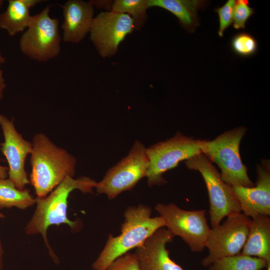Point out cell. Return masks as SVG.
Returning a JSON list of instances; mask_svg holds the SVG:
<instances>
[{"instance_id": "cell-1", "label": "cell", "mask_w": 270, "mask_h": 270, "mask_svg": "<svg viewBox=\"0 0 270 270\" xmlns=\"http://www.w3.org/2000/svg\"><path fill=\"white\" fill-rule=\"evenodd\" d=\"M96 182L87 177L74 179L67 176L49 195L36 198V208L30 220L28 222L24 232L27 235L40 234L44 240L50 254L54 262H58L48 242L47 231L53 225L65 224L72 228H76L77 223L68 218V198L74 190L83 192H92Z\"/></svg>"}, {"instance_id": "cell-2", "label": "cell", "mask_w": 270, "mask_h": 270, "mask_svg": "<svg viewBox=\"0 0 270 270\" xmlns=\"http://www.w3.org/2000/svg\"><path fill=\"white\" fill-rule=\"evenodd\" d=\"M32 144L30 182L38 198H44L66 177L74 176L76 158L42 133L34 136Z\"/></svg>"}, {"instance_id": "cell-3", "label": "cell", "mask_w": 270, "mask_h": 270, "mask_svg": "<svg viewBox=\"0 0 270 270\" xmlns=\"http://www.w3.org/2000/svg\"><path fill=\"white\" fill-rule=\"evenodd\" d=\"M151 208L140 204L128 208L124 213L120 234L108 236L103 250L92 264L94 270H106L116 258L142 244L165 222L160 216L151 217Z\"/></svg>"}, {"instance_id": "cell-4", "label": "cell", "mask_w": 270, "mask_h": 270, "mask_svg": "<svg viewBox=\"0 0 270 270\" xmlns=\"http://www.w3.org/2000/svg\"><path fill=\"white\" fill-rule=\"evenodd\" d=\"M246 131L245 126H238L224 132L212 140H202V154L218 165L221 170L222 180L231 186H254L240 156V142Z\"/></svg>"}, {"instance_id": "cell-5", "label": "cell", "mask_w": 270, "mask_h": 270, "mask_svg": "<svg viewBox=\"0 0 270 270\" xmlns=\"http://www.w3.org/2000/svg\"><path fill=\"white\" fill-rule=\"evenodd\" d=\"M202 140L194 139L178 132L172 138L146 148L150 160L147 174L149 186L166 182L163 174L178 163L202 154Z\"/></svg>"}, {"instance_id": "cell-6", "label": "cell", "mask_w": 270, "mask_h": 270, "mask_svg": "<svg viewBox=\"0 0 270 270\" xmlns=\"http://www.w3.org/2000/svg\"><path fill=\"white\" fill-rule=\"evenodd\" d=\"M50 6L32 16L19 42L20 50L29 58L45 62L56 58L60 51L59 20L50 16Z\"/></svg>"}, {"instance_id": "cell-7", "label": "cell", "mask_w": 270, "mask_h": 270, "mask_svg": "<svg viewBox=\"0 0 270 270\" xmlns=\"http://www.w3.org/2000/svg\"><path fill=\"white\" fill-rule=\"evenodd\" d=\"M187 168L198 171L205 182L210 201V221L212 228L220 224L224 218L241 212L232 186L222 178L220 173L203 154L186 160Z\"/></svg>"}, {"instance_id": "cell-8", "label": "cell", "mask_w": 270, "mask_h": 270, "mask_svg": "<svg viewBox=\"0 0 270 270\" xmlns=\"http://www.w3.org/2000/svg\"><path fill=\"white\" fill-rule=\"evenodd\" d=\"M146 148L142 142L136 140L128 154L96 182V192L112 200L122 192L130 190L146 177L150 164Z\"/></svg>"}, {"instance_id": "cell-9", "label": "cell", "mask_w": 270, "mask_h": 270, "mask_svg": "<svg viewBox=\"0 0 270 270\" xmlns=\"http://www.w3.org/2000/svg\"><path fill=\"white\" fill-rule=\"evenodd\" d=\"M156 210L162 218L165 227L188 245L191 251L202 252L209 234L210 228L204 210H187L176 204H158Z\"/></svg>"}, {"instance_id": "cell-10", "label": "cell", "mask_w": 270, "mask_h": 270, "mask_svg": "<svg viewBox=\"0 0 270 270\" xmlns=\"http://www.w3.org/2000/svg\"><path fill=\"white\" fill-rule=\"evenodd\" d=\"M251 220L241 212L234 213L228 216L223 223L210 228L205 244L208 253L202 264L208 267L220 258L240 254L246 242Z\"/></svg>"}, {"instance_id": "cell-11", "label": "cell", "mask_w": 270, "mask_h": 270, "mask_svg": "<svg viewBox=\"0 0 270 270\" xmlns=\"http://www.w3.org/2000/svg\"><path fill=\"white\" fill-rule=\"evenodd\" d=\"M134 30L133 20L128 14L102 12L93 19L90 38L99 54L105 58L114 55L120 44Z\"/></svg>"}, {"instance_id": "cell-12", "label": "cell", "mask_w": 270, "mask_h": 270, "mask_svg": "<svg viewBox=\"0 0 270 270\" xmlns=\"http://www.w3.org/2000/svg\"><path fill=\"white\" fill-rule=\"evenodd\" d=\"M0 125L4 138L1 144V151L8 162V179L18 190H24L30 182L24 164L28 155L32 152V144L24 140L16 130L14 122L2 114H0Z\"/></svg>"}, {"instance_id": "cell-13", "label": "cell", "mask_w": 270, "mask_h": 270, "mask_svg": "<svg viewBox=\"0 0 270 270\" xmlns=\"http://www.w3.org/2000/svg\"><path fill=\"white\" fill-rule=\"evenodd\" d=\"M256 186L252 187L232 186L240 210L252 218L270 216V163L262 160L256 166Z\"/></svg>"}, {"instance_id": "cell-14", "label": "cell", "mask_w": 270, "mask_h": 270, "mask_svg": "<svg viewBox=\"0 0 270 270\" xmlns=\"http://www.w3.org/2000/svg\"><path fill=\"white\" fill-rule=\"evenodd\" d=\"M174 235L165 227L156 230L134 253L140 270H184L170 256L166 245L173 241Z\"/></svg>"}, {"instance_id": "cell-15", "label": "cell", "mask_w": 270, "mask_h": 270, "mask_svg": "<svg viewBox=\"0 0 270 270\" xmlns=\"http://www.w3.org/2000/svg\"><path fill=\"white\" fill-rule=\"evenodd\" d=\"M64 22L62 40L78 44L90 32L94 19V7L90 1L69 0L61 6Z\"/></svg>"}, {"instance_id": "cell-16", "label": "cell", "mask_w": 270, "mask_h": 270, "mask_svg": "<svg viewBox=\"0 0 270 270\" xmlns=\"http://www.w3.org/2000/svg\"><path fill=\"white\" fill-rule=\"evenodd\" d=\"M240 254L262 259L270 265V218L258 216L252 218L248 236Z\"/></svg>"}, {"instance_id": "cell-17", "label": "cell", "mask_w": 270, "mask_h": 270, "mask_svg": "<svg viewBox=\"0 0 270 270\" xmlns=\"http://www.w3.org/2000/svg\"><path fill=\"white\" fill-rule=\"evenodd\" d=\"M206 3L202 0H148V8L159 7L170 12L178 18L180 26L190 32L200 25L198 12Z\"/></svg>"}, {"instance_id": "cell-18", "label": "cell", "mask_w": 270, "mask_h": 270, "mask_svg": "<svg viewBox=\"0 0 270 270\" xmlns=\"http://www.w3.org/2000/svg\"><path fill=\"white\" fill-rule=\"evenodd\" d=\"M40 0H10L6 10L0 14V28L11 36L24 32L32 18L30 8Z\"/></svg>"}, {"instance_id": "cell-19", "label": "cell", "mask_w": 270, "mask_h": 270, "mask_svg": "<svg viewBox=\"0 0 270 270\" xmlns=\"http://www.w3.org/2000/svg\"><path fill=\"white\" fill-rule=\"evenodd\" d=\"M36 203L28 190H18L10 179L0 178V208L24 210Z\"/></svg>"}, {"instance_id": "cell-20", "label": "cell", "mask_w": 270, "mask_h": 270, "mask_svg": "<svg viewBox=\"0 0 270 270\" xmlns=\"http://www.w3.org/2000/svg\"><path fill=\"white\" fill-rule=\"evenodd\" d=\"M268 266L262 259L240 254L214 262L208 270H262Z\"/></svg>"}, {"instance_id": "cell-21", "label": "cell", "mask_w": 270, "mask_h": 270, "mask_svg": "<svg viewBox=\"0 0 270 270\" xmlns=\"http://www.w3.org/2000/svg\"><path fill=\"white\" fill-rule=\"evenodd\" d=\"M148 0H116L112 2V12L127 14L133 20L135 30H140L148 18Z\"/></svg>"}, {"instance_id": "cell-22", "label": "cell", "mask_w": 270, "mask_h": 270, "mask_svg": "<svg viewBox=\"0 0 270 270\" xmlns=\"http://www.w3.org/2000/svg\"><path fill=\"white\" fill-rule=\"evenodd\" d=\"M232 51L237 56L247 58L254 55L258 48L256 40L250 33L238 32L232 36L230 42Z\"/></svg>"}, {"instance_id": "cell-23", "label": "cell", "mask_w": 270, "mask_h": 270, "mask_svg": "<svg viewBox=\"0 0 270 270\" xmlns=\"http://www.w3.org/2000/svg\"><path fill=\"white\" fill-rule=\"evenodd\" d=\"M248 0H236L234 8L233 26L236 30L244 29L248 18L254 14Z\"/></svg>"}, {"instance_id": "cell-24", "label": "cell", "mask_w": 270, "mask_h": 270, "mask_svg": "<svg viewBox=\"0 0 270 270\" xmlns=\"http://www.w3.org/2000/svg\"><path fill=\"white\" fill-rule=\"evenodd\" d=\"M235 2V0H228L222 6L214 8V11L218 14V16L219 28L218 34L220 37L223 36L225 30L232 22L234 8Z\"/></svg>"}, {"instance_id": "cell-25", "label": "cell", "mask_w": 270, "mask_h": 270, "mask_svg": "<svg viewBox=\"0 0 270 270\" xmlns=\"http://www.w3.org/2000/svg\"><path fill=\"white\" fill-rule=\"evenodd\" d=\"M106 270H140L134 254L128 252L114 260Z\"/></svg>"}, {"instance_id": "cell-26", "label": "cell", "mask_w": 270, "mask_h": 270, "mask_svg": "<svg viewBox=\"0 0 270 270\" xmlns=\"http://www.w3.org/2000/svg\"><path fill=\"white\" fill-rule=\"evenodd\" d=\"M94 7H96L98 8H107L108 11H110L112 1H104V0H90Z\"/></svg>"}, {"instance_id": "cell-27", "label": "cell", "mask_w": 270, "mask_h": 270, "mask_svg": "<svg viewBox=\"0 0 270 270\" xmlns=\"http://www.w3.org/2000/svg\"><path fill=\"white\" fill-rule=\"evenodd\" d=\"M6 84L4 83L2 72L0 67V99L2 98V92L5 88Z\"/></svg>"}, {"instance_id": "cell-28", "label": "cell", "mask_w": 270, "mask_h": 270, "mask_svg": "<svg viewBox=\"0 0 270 270\" xmlns=\"http://www.w3.org/2000/svg\"><path fill=\"white\" fill-rule=\"evenodd\" d=\"M8 168L0 165V178H6L8 176Z\"/></svg>"}, {"instance_id": "cell-29", "label": "cell", "mask_w": 270, "mask_h": 270, "mask_svg": "<svg viewBox=\"0 0 270 270\" xmlns=\"http://www.w3.org/2000/svg\"><path fill=\"white\" fill-rule=\"evenodd\" d=\"M3 254L4 250L2 242L0 239V270H3Z\"/></svg>"}, {"instance_id": "cell-30", "label": "cell", "mask_w": 270, "mask_h": 270, "mask_svg": "<svg viewBox=\"0 0 270 270\" xmlns=\"http://www.w3.org/2000/svg\"><path fill=\"white\" fill-rule=\"evenodd\" d=\"M4 61V58L2 56V54L0 52V65L1 64L3 63Z\"/></svg>"}, {"instance_id": "cell-31", "label": "cell", "mask_w": 270, "mask_h": 270, "mask_svg": "<svg viewBox=\"0 0 270 270\" xmlns=\"http://www.w3.org/2000/svg\"><path fill=\"white\" fill-rule=\"evenodd\" d=\"M3 3H4V1L0 0V8L2 6Z\"/></svg>"}, {"instance_id": "cell-32", "label": "cell", "mask_w": 270, "mask_h": 270, "mask_svg": "<svg viewBox=\"0 0 270 270\" xmlns=\"http://www.w3.org/2000/svg\"><path fill=\"white\" fill-rule=\"evenodd\" d=\"M4 217V215L0 212V218H3Z\"/></svg>"}, {"instance_id": "cell-33", "label": "cell", "mask_w": 270, "mask_h": 270, "mask_svg": "<svg viewBox=\"0 0 270 270\" xmlns=\"http://www.w3.org/2000/svg\"><path fill=\"white\" fill-rule=\"evenodd\" d=\"M266 270H270V265L266 267Z\"/></svg>"}]
</instances>
